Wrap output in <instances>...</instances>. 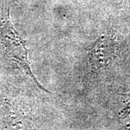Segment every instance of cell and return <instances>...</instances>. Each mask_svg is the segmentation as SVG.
<instances>
[{"label":"cell","instance_id":"2","mask_svg":"<svg viewBox=\"0 0 130 130\" xmlns=\"http://www.w3.org/2000/svg\"><path fill=\"white\" fill-rule=\"evenodd\" d=\"M118 42L113 36L103 35L99 38L89 52V61L94 70L106 68L113 61Z\"/></svg>","mask_w":130,"mask_h":130},{"label":"cell","instance_id":"1","mask_svg":"<svg viewBox=\"0 0 130 130\" xmlns=\"http://www.w3.org/2000/svg\"><path fill=\"white\" fill-rule=\"evenodd\" d=\"M0 41L5 54L41 89L43 88L33 74L28 61V50L25 42L20 38L12 25L9 16V9L5 7L0 10Z\"/></svg>","mask_w":130,"mask_h":130},{"label":"cell","instance_id":"3","mask_svg":"<svg viewBox=\"0 0 130 130\" xmlns=\"http://www.w3.org/2000/svg\"><path fill=\"white\" fill-rule=\"evenodd\" d=\"M121 116L125 123V129L130 130V103L121 111Z\"/></svg>","mask_w":130,"mask_h":130}]
</instances>
